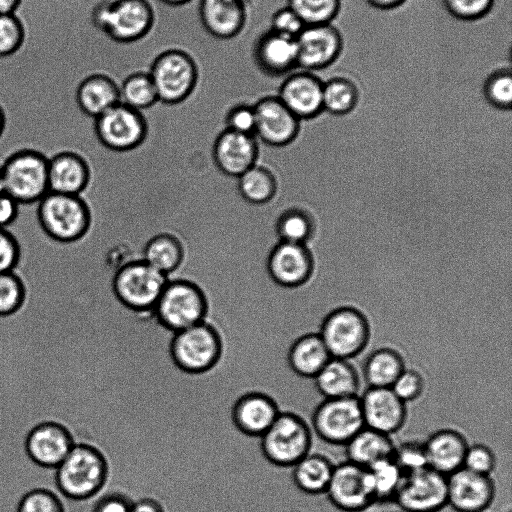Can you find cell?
<instances>
[{"label": "cell", "instance_id": "obj_1", "mask_svg": "<svg viewBox=\"0 0 512 512\" xmlns=\"http://www.w3.org/2000/svg\"><path fill=\"white\" fill-rule=\"evenodd\" d=\"M109 474L107 455L96 446L86 443H75L55 468L59 491L72 500H87L99 495L105 490Z\"/></svg>", "mask_w": 512, "mask_h": 512}, {"label": "cell", "instance_id": "obj_2", "mask_svg": "<svg viewBox=\"0 0 512 512\" xmlns=\"http://www.w3.org/2000/svg\"><path fill=\"white\" fill-rule=\"evenodd\" d=\"M37 221L51 240L61 244L83 241L92 225V210L84 195L49 191L38 203Z\"/></svg>", "mask_w": 512, "mask_h": 512}, {"label": "cell", "instance_id": "obj_3", "mask_svg": "<svg viewBox=\"0 0 512 512\" xmlns=\"http://www.w3.org/2000/svg\"><path fill=\"white\" fill-rule=\"evenodd\" d=\"M89 20L109 39L131 43L151 31L155 15L148 0H99L89 10Z\"/></svg>", "mask_w": 512, "mask_h": 512}, {"label": "cell", "instance_id": "obj_4", "mask_svg": "<svg viewBox=\"0 0 512 512\" xmlns=\"http://www.w3.org/2000/svg\"><path fill=\"white\" fill-rule=\"evenodd\" d=\"M210 307L203 290L192 281L168 279L154 308L155 321L172 334L205 320Z\"/></svg>", "mask_w": 512, "mask_h": 512}, {"label": "cell", "instance_id": "obj_5", "mask_svg": "<svg viewBox=\"0 0 512 512\" xmlns=\"http://www.w3.org/2000/svg\"><path fill=\"white\" fill-rule=\"evenodd\" d=\"M49 157L34 148H20L0 165L5 192L20 205L38 203L49 191Z\"/></svg>", "mask_w": 512, "mask_h": 512}, {"label": "cell", "instance_id": "obj_6", "mask_svg": "<svg viewBox=\"0 0 512 512\" xmlns=\"http://www.w3.org/2000/svg\"><path fill=\"white\" fill-rule=\"evenodd\" d=\"M318 334L331 357L350 360L367 347L371 337V325L362 310L342 305L323 316Z\"/></svg>", "mask_w": 512, "mask_h": 512}, {"label": "cell", "instance_id": "obj_7", "mask_svg": "<svg viewBox=\"0 0 512 512\" xmlns=\"http://www.w3.org/2000/svg\"><path fill=\"white\" fill-rule=\"evenodd\" d=\"M223 345L219 331L208 320L172 334L169 354L187 374H203L219 362Z\"/></svg>", "mask_w": 512, "mask_h": 512}, {"label": "cell", "instance_id": "obj_8", "mask_svg": "<svg viewBox=\"0 0 512 512\" xmlns=\"http://www.w3.org/2000/svg\"><path fill=\"white\" fill-rule=\"evenodd\" d=\"M260 439L264 457L278 467H293L310 453L313 442L309 424L296 413L282 411Z\"/></svg>", "mask_w": 512, "mask_h": 512}, {"label": "cell", "instance_id": "obj_9", "mask_svg": "<svg viewBox=\"0 0 512 512\" xmlns=\"http://www.w3.org/2000/svg\"><path fill=\"white\" fill-rule=\"evenodd\" d=\"M160 104L174 106L184 103L194 92L198 68L185 51L169 49L153 60L148 71Z\"/></svg>", "mask_w": 512, "mask_h": 512}, {"label": "cell", "instance_id": "obj_10", "mask_svg": "<svg viewBox=\"0 0 512 512\" xmlns=\"http://www.w3.org/2000/svg\"><path fill=\"white\" fill-rule=\"evenodd\" d=\"M311 427L325 443L345 446L365 427L359 396L324 398L311 415Z\"/></svg>", "mask_w": 512, "mask_h": 512}, {"label": "cell", "instance_id": "obj_11", "mask_svg": "<svg viewBox=\"0 0 512 512\" xmlns=\"http://www.w3.org/2000/svg\"><path fill=\"white\" fill-rule=\"evenodd\" d=\"M167 281L164 274L137 260L116 273L113 289L124 307L136 313H148L153 311Z\"/></svg>", "mask_w": 512, "mask_h": 512}, {"label": "cell", "instance_id": "obj_12", "mask_svg": "<svg viewBox=\"0 0 512 512\" xmlns=\"http://www.w3.org/2000/svg\"><path fill=\"white\" fill-rule=\"evenodd\" d=\"M92 129L97 141L113 151H127L140 145L147 134L143 112L121 102L93 119Z\"/></svg>", "mask_w": 512, "mask_h": 512}, {"label": "cell", "instance_id": "obj_13", "mask_svg": "<svg viewBox=\"0 0 512 512\" xmlns=\"http://www.w3.org/2000/svg\"><path fill=\"white\" fill-rule=\"evenodd\" d=\"M325 494L343 512H362L375 504L368 470L347 460L334 465Z\"/></svg>", "mask_w": 512, "mask_h": 512}, {"label": "cell", "instance_id": "obj_14", "mask_svg": "<svg viewBox=\"0 0 512 512\" xmlns=\"http://www.w3.org/2000/svg\"><path fill=\"white\" fill-rule=\"evenodd\" d=\"M394 502L404 512H439L448 504L447 476L429 467L406 475Z\"/></svg>", "mask_w": 512, "mask_h": 512}, {"label": "cell", "instance_id": "obj_15", "mask_svg": "<svg viewBox=\"0 0 512 512\" xmlns=\"http://www.w3.org/2000/svg\"><path fill=\"white\" fill-rule=\"evenodd\" d=\"M256 139L267 146L282 147L291 143L300 130L299 120L277 97L266 95L253 103Z\"/></svg>", "mask_w": 512, "mask_h": 512}, {"label": "cell", "instance_id": "obj_16", "mask_svg": "<svg viewBox=\"0 0 512 512\" xmlns=\"http://www.w3.org/2000/svg\"><path fill=\"white\" fill-rule=\"evenodd\" d=\"M295 41L297 66L309 72L332 65L343 49L341 33L332 24L305 26Z\"/></svg>", "mask_w": 512, "mask_h": 512}, {"label": "cell", "instance_id": "obj_17", "mask_svg": "<svg viewBox=\"0 0 512 512\" xmlns=\"http://www.w3.org/2000/svg\"><path fill=\"white\" fill-rule=\"evenodd\" d=\"M314 258L305 244L278 241L271 249L267 269L271 279L286 288L307 284L314 273Z\"/></svg>", "mask_w": 512, "mask_h": 512}, {"label": "cell", "instance_id": "obj_18", "mask_svg": "<svg viewBox=\"0 0 512 512\" xmlns=\"http://www.w3.org/2000/svg\"><path fill=\"white\" fill-rule=\"evenodd\" d=\"M359 400L365 427L392 436L404 426L407 405L391 388L367 387Z\"/></svg>", "mask_w": 512, "mask_h": 512}, {"label": "cell", "instance_id": "obj_19", "mask_svg": "<svg viewBox=\"0 0 512 512\" xmlns=\"http://www.w3.org/2000/svg\"><path fill=\"white\" fill-rule=\"evenodd\" d=\"M495 492L491 476L464 467L447 476V505L456 512H484L492 504Z\"/></svg>", "mask_w": 512, "mask_h": 512}, {"label": "cell", "instance_id": "obj_20", "mask_svg": "<svg viewBox=\"0 0 512 512\" xmlns=\"http://www.w3.org/2000/svg\"><path fill=\"white\" fill-rule=\"evenodd\" d=\"M323 81L314 73L301 70L281 83L277 97L299 119H313L323 111Z\"/></svg>", "mask_w": 512, "mask_h": 512}, {"label": "cell", "instance_id": "obj_21", "mask_svg": "<svg viewBox=\"0 0 512 512\" xmlns=\"http://www.w3.org/2000/svg\"><path fill=\"white\" fill-rule=\"evenodd\" d=\"M48 178L52 192L83 195L92 178L89 158L78 150H61L49 157Z\"/></svg>", "mask_w": 512, "mask_h": 512}, {"label": "cell", "instance_id": "obj_22", "mask_svg": "<svg viewBox=\"0 0 512 512\" xmlns=\"http://www.w3.org/2000/svg\"><path fill=\"white\" fill-rule=\"evenodd\" d=\"M259 142L255 136L223 129L216 137L212 157L225 175L237 178L257 163Z\"/></svg>", "mask_w": 512, "mask_h": 512}, {"label": "cell", "instance_id": "obj_23", "mask_svg": "<svg viewBox=\"0 0 512 512\" xmlns=\"http://www.w3.org/2000/svg\"><path fill=\"white\" fill-rule=\"evenodd\" d=\"M280 412L277 402L270 395L252 391L241 395L234 402L231 418L242 434L260 438Z\"/></svg>", "mask_w": 512, "mask_h": 512}, {"label": "cell", "instance_id": "obj_24", "mask_svg": "<svg viewBox=\"0 0 512 512\" xmlns=\"http://www.w3.org/2000/svg\"><path fill=\"white\" fill-rule=\"evenodd\" d=\"M74 444L70 432L65 427L55 422H45L31 430L26 441V449L35 463L55 469Z\"/></svg>", "mask_w": 512, "mask_h": 512}, {"label": "cell", "instance_id": "obj_25", "mask_svg": "<svg viewBox=\"0 0 512 512\" xmlns=\"http://www.w3.org/2000/svg\"><path fill=\"white\" fill-rule=\"evenodd\" d=\"M247 0H200L199 16L205 30L219 39L237 36L245 26Z\"/></svg>", "mask_w": 512, "mask_h": 512}, {"label": "cell", "instance_id": "obj_26", "mask_svg": "<svg viewBox=\"0 0 512 512\" xmlns=\"http://www.w3.org/2000/svg\"><path fill=\"white\" fill-rule=\"evenodd\" d=\"M428 467L448 476L463 467L468 442L457 430L439 429L423 442Z\"/></svg>", "mask_w": 512, "mask_h": 512}, {"label": "cell", "instance_id": "obj_27", "mask_svg": "<svg viewBox=\"0 0 512 512\" xmlns=\"http://www.w3.org/2000/svg\"><path fill=\"white\" fill-rule=\"evenodd\" d=\"M254 57L262 71L270 75L279 76L298 68L295 38L272 30L259 37L254 48Z\"/></svg>", "mask_w": 512, "mask_h": 512}, {"label": "cell", "instance_id": "obj_28", "mask_svg": "<svg viewBox=\"0 0 512 512\" xmlns=\"http://www.w3.org/2000/svg\"><path fill=\"white\" fill-rule=\"evenodd\" d=\"M75 100L83 115L95 119L120 102L119 85L104 72L90 74L79 83Z\"/></svg>", "mask_w": 512, "mask_h": 512}, {"label": "cell", "instance_id": "obj_29", "mask_svg": "<svg viewBox=\"0 0 512 512\" xmlns=\"http://www.w3.org/2000/svg\"><path fill=\"white\" fill-rule=\"evenodd\" d=\"M313 379L324 398L359 396L360 377L349 360L332 357Z\"/></svg>", "mask_w": 512, "mask_h": 512}, {"label": "cell", "instance_id": "obj_30", "mask_svg": "<svg viewBox=\"0 0 512 512\" xmlns=\"http://www.w3.org/2000/svg\"><path fill=\"white\" fill-rule=\"evenodd\" d=\"M331 358L318 332L299 336L291 344L287 353L290 369L300 377L311 379Z\"/></svg>", "mask_w": 512, "mask_h": 512}, {"label": "cell", "instance_id": "obj_31", "mask_svg": "<svg viewBox=\"0 0 512 512\" xmlns=\"http://www.w3.org/2000/svg\"><path fill=\"white\" fill-rule=\"evenodd\" d=\"M395 446L392 436L364 427L344 447L347 461L367 469L393 457Z\"/></svg>", "mask_w": 512, "mask_h": 512}, {"label": "cell", "instance_id": "obj_32", "mask_svg": "<svg viewBox=\"0 0 512 512\" xmlns=\"http://www.w3.org/2000/svg\"><path fill=\"white\" fill-rule=\"evenodd\" d=\"M184 258L182 238L167 232L151 237L143 250V261L168 279L179 270Z\"/></svg>", "mask_w": 512, "mask_h": 512}, {"label": "cell", "instance_id": "obj_33", "mask_svg": "<svg viewBox=\"0 0 512 512\" xmlns=\"http://www.w3.org/2000/svg\"><path fill=\"white\" fill-rule=\"evenodd\" d=\"M333 469L334 464L328 457L308 453L292 467V480L295 486L305 494H325Z\"/></svg>", "mask_w": 512, "mask_h": 512}, {"label": "cell", "instance_id": "obj_34", "mask_svg": "<svg viewBox=\"0 0 512 512\" xmlns=\"http://www.w3.org/2000/svg\"><path fill=\"white\" fill-rule=\"evenodd\" d=\"M405 368L404 359L397 350L381 347L366 357L362 376L367 387L391 388Z\"/></svg>", "mask_w": 512, "mask_h": 512}, {"label": "cell", "instance_id": "obj_35", "mask_svg": "<svg viewBox=\"0 0 512 512\" xmlns=\"http://www.w3.org/2000/svg\"><path fill=\"white\" fill-rule=\"evenodd\" d=\"M241 197L248 203L262 205L271 201L278 190V180L272 168L264 161L257 163L243 172L236 179Z\"/></svg>", "mask_w": 512, "mask_h": 512}, {"label": "cell", "instance_id": "obj_36", "mask_svg": "<svg viewBox=\"0 0 512 512\" xmlns=\"http://www.w3.org/2000/svg\"><path fill=\"white\" fill-rule=\"evenodd\" d=\"M275 231L279 241L305 244L309 247L315 240L317 223L307 208L292 206L278 216Z\"/></svg>", "mask_w": 512, "mask_h": 512}, {"label": "cell", "instance_id": "obj_37", "mask_svg": "<svg viewBox=\"0 0 512 512\" xmlns=\"http://www.w3.org/2000/svg\"><path fill=\"white\" fill-rule=\"evenodd\" d=\"M360 92L346 77H333L323 83V111L332 116H346L358 106Z\"/></svg>", "mask_w": 512, "mask_h": 512}, {"label": "cell", "instance_id": "obj_38", "mask_svg": "<svg viewBox=\"0 0 512 512\" xmlns=\"http://www.w3.org/2000/svg\"><path fill=\"white\" fill-rule=\"evenodd\" d=\"M120 102L138 111L156 106L158 101L154 83L148 72H134L119 85Z\"/></svg>", "mask_w": 512, "mask_h": 512}, {"label": "cell", "instance_id": "obj_39", "mask_svg": "<svg viewBox=\"0 0 512 512\" xmlns=\"http://www.w3.org/2000/svg\"><path fill=\"white\" fill-rule=\"evenodd\" d=\"M323 236L336 249L340 250L341 252L345 253L346 255L354 258L355 260H357L360 263L364 264L365 266L369 267L370 269H372L373 271H375L376 273H378L379 275H381L385 279L389 280L390 282H392V283H399V282H401V283H405V282L409 283V281H412V277L413 276L411 274H409V273L410 272L414 273V272L410 271L409 273H407L408 272L407 271L405 273H402V275H401L400 273L394 272V271L390 270L389 268L381 265L380 263L372 260L371 258H369V257H367V256H365V255H363V254H361V253H359V252H357V251H355V250H353V249H351V248H349V247H347V246L337 242L332 237H330L326 232L323 233ZM336 272L340 275L339 277H336V278H322V277L316 276L314 273H313L312 277L317 279L321 283H369L368 281H366L362 277H361L362 279H355V278L343 275V274L339 273L338 271H336ZM368 277L371 278L372 280H374L369 275H368ZM374 281L377 282L376 280H374Z\"/></svg>", "mask_w": 512, "mask_h": 512}, {"label": "cell", "instance_id": "obj_40", "mask_svg": "<svg viewBox=\"0 0 512 512\" xmlns=\"http://www.w3.org/2000/svg\"><path fill=\"white\" fill-rule=\"evenodd\" d=\"M367 470L375 503L394 501L404 475L393 458L381 460Z\"/></svg>", "mask_w": 512, "mask_h": 512}, {"label": "cell", "instance_id": "obj_41", "mask_svg": "<svg viewBox=\"0 0 512 512\" xmlns=\"http://www.w3.org/2000/svg\"><path fill=\"white\" fill-rule=\"evenodd\" d=\"M30 293L22 277L15 271L0 273V316L20 311L28 302Z\"/></svg>", "mask_w": 512, "mask_h": 512}, {"label": "cell", "instance_id": "obj_42", "mask_svg": "<svg viewBox=\"0 0 512 512\" xmlns=\"http://www.w3.org/2000/svg\"><path fill=\"white\" fill-rule=\"evenodd\" d=\"M305 26L331 24L341 8V0H288V5Z\"/></svg>", "mask_w": 512, "mask_h": 512}, {"label": "cell", "instance_id": "obj_43", "mask_svg": "<svg viewBox=\"0 0 512 512\" xmlns=\"http://www.w3.org/2000/svg\"><path fill=\"white\" fill-rule=\"evenodd\" d=\"M483 97L487 104L498 111H511L512 73L501 68L487 76L483 83Z\"/></svg>", "mask_w": 512, "mask_h": 512}, {"label": "cell", "instance_id": "obj_44", "mask_svg": "<svg viewBox=\"0 0 512 512\" xmlns=\"http://www.w3.org/2000/svg\"><path fill=\"white\" fill-rule=\"evenodd\" d=\"M393 460L404 476L428 467L424 443L405 441L395 446Z\"/></svg>", "mask_w": 512, "mask_h": 512}, {"label": "cell", "instance_id": "obj_45", "mask_svg": "<svg viewBox=\"0 0 512 512\" xmlns=\"http://www.w3.org/2000/svg\"><path fill=\"white\" fill-rule=\"evenodd\" d=\"M24 40V29L14 13L0 14V57L15 53Z\"/></svg>", "mask_w": 512, "mask_h": 512}, {"label": "cell", "instance_id": "obj_46", "mask_svg": "<svg viewBox=\"0 0 512 512\" xmlns=\"http://www.w3.org/2000/svg\"><path fill=\"white\" fill-rule=\"evenodd\" d=\"M225 129L254 136L255 111L253 103L238 102L228 107L224 116Z\"/></svg>", "mask_w": 512, "mask_h": 512}, {"label": "cell", "instance_id": "obj_47", "mask_svg": "<svg viewBox=\"0 0 512 512\" xmlns=\"http://www.w3.org/2000/svg\"><path fill=\"white\" fill-rule=\"evenodd\" d=\"M494 0H443L446 10L453 17L463 21H475L486 16Z\"/></svg>", "mask_w": 512, "mask_h": 512}, {"label": "cell", "instance_id": "obj_48", "mask_svg": "<svg viewBox=\"0 0 512 512\" xmlns=\"http://www.w3.org/2000/svg\"><path fill=\"white\" fill-rule=\"evenodd\" d=\"M463 467L474 473L491 476L496 467V456L492 449L484 444L468 445Z\"/></svg>", "mask_w": 512, "mask_h": 512}, {"label": "cell", "instance_id": "obj_49", "mask_svg": "<svg viewBox=\"0 0 512 512\" xmlns=\"http://www.w3.org/2000/svg\"><path fill=\"white\" fill-rule=\"evenodd\" d=\"M424 388L423 376L417 370L407 368L391 386L392 391L406 404L420 398Z\"/></svg>", "mask_w": 512, "mask_h": 512}, {"label": "cell", "instance_id": "obj_50", "mask_svg": "<svg viewBox=\"0 0 512 512\" xmlns=\"http://www.w3.org/2000/svg\"><path fill=\"white\" fill-rule=\"evenodd\" d=\"M63 498L64 496H58L47 490H34L24 496L18 512H63L61 504Z\"/></svg>", "mask_w": 512, "mask_h": 512}, {"label": "cell", "instance_id": "obj_51", "mask_svg": "<svg viewBox=\"0 0 512 512\" xmlns=\"http://www.w3.org/2000/svg\"><path fill=\"white\" fill-rule=\"evenodd\" d=\"M22 257V248L17 237L8 229L0 227V273L15 271Z\"/></svg>", "mask_w": 512, "mask_h": 512}, {"label": "cell", "instance_id": "obj_52", "mask_svg": "<svg viewBox=\"0 0 512 512\" xmlns=\"http://www.w3.org/2000/svg\"><path fill=\"white\" fill-rule=\"evenodd\" d=\"M304 27V23L289 6L277 10L271 18L270 30L288 37L296 38Z\"/></svg>", "mask_w": 512, "mask_h": 512}, {"label": "cell", "instance_id": "obj_53", "mask_svg": "<svg viewBox=\"0 0 512 512\" xmlns=\"http://www.w3.org/2000/svg\"><path fill=\"white\" fill-rule=\"evenodd\" d=\"M132 502L124 493L103 491L92 498V512H130Z\"/></svg>", "mask_w": 512, "mask_h": 512}, {"label": "cell", "instance_id": "obj_54", "mask_svg": "<svg viewBox=\"0 0 512 512\" xmlns=\"http://www.w3.org/2000/svg\"><path fill=\"white\" fill-rule=\"evenodd\" d=\"M411 261L402 262V263H396V264H393V263L390 264V262H389L390 265H388V266L383 265V266L389 268L392 271L394 270V272L402 274V273H405V271H403V270H406V271L409 270V268L413 264V263H411ZM327 263H328V267H326V268H317L314 265V274L317 275V276H321V277H335V276H338V273L336 272V271H338V272H340L342 274H345L347 276H350V277L361 278L359 275H357L355 272H353L352 270H350L346 266H345L346 268H341V267H336V266L331 265L328 261H327ZM351 266L354 267L355 269H357L358 271L362 272L360 269H358L354 265L351 264ZM362 273L365 274L364 272H362Z\"/></svg>", "mask_w": 512, "mask_h": 512}, {"label": "cell", "instance_id": "obj_55", "mask_svg": "<svg viewBox=\"0 0 512 512\" xmlns=\"http://www.w3.org/2000/svg\"><path fill=\"white\" fill-rule=\"evenodd\" d=\"M20 204L9 194L0 195V227L8 228L19 215Z\"/></svg>", "mask_w": 512, "mask_h": 512}, {"label": "cell", "instance_id": "obj_56", "mask_svg": "<svg viewBox=\"0 0 512 512\" xmlns=\"http://www.w3.org/2000/svg\"><path fill=\"white\" fill-rule=\"evenodd\" d=\"M130 512H165V507L157 499L144 497L132 502Z\"/></svg>", "mask_w": 512, "mask_h": 512}, {"label": "cell", "instance_id": "obj_57", "mask_svg": "<svg viewBox=\"0 0 512 512\" xmlns=\"http://www.w3.org/2000/svg\"><path fill=\"white\" fill-rule=\"evenodd\" d=\"M313 249H314V248H313ZM311 251H312V250H311ZM332 252H333V251H332ZM312 254H313V251H312ZM336 255H337V254H336ZM415 255H416V252H415V253H412V254H409V255H406V256L398 257V258L388 259V260H386V261H384L385 259H384V260L382 259L383 261H376V262H378V263H380V264H382V265L388 266V265H390L388 262L393 263V264H396V263H402V262L411 261V260H413V258H414V256H415ZM324 256H325V255H324ZM339 257H340V256H339ZM313 258H314V256H313ZM342 259H343V258H342ZM380 259H381V258H380ZM327 261H328L331 265H333V266L341 267V268H346V267H345L343 264H341L340 262H339V263H333V262H330L329 260H327V259H326V257H325V262H324V263H316V262H315V260H314V263H315V266H316L317 268H326V267H328V263H327ZM343 261H344V259H343ZM374 261H375V260H374ZM345 262H346V263H348L346 260H345ZM348 264H350V263H348ZM350 265H351V264H350Z\"/></svg>", "mask_w": 512, "mask_h": 512}, {"label": "cell", "instance_id": "obj_58", "mask_svg": "<svg viewBox=\"0 0 512 512\" xmlns=\"http://www.w3.org/2000/svg\"><path fill=\"white\" fill-rule=\"evenodd\" d=\"M407 0H366L374 8L380 10H392L403 5Z\"/></svg>", "mask_w": 512, "mask_h": 512}, {"label": "cell", "instance_id": "obj_59", "mask_svg": "<svg viewBox=\"0 0 512 512\" xmlns=\"http://www.w3.org/2000/svg\"><path fill=\"white\" fill-rule=\"evenodd\" d=\"M21 0H0V14L14 13Z\"/></svg>", "mask_w": 512, "mask_h": 512}, {"label": "cell", "instance_id": "obj_60", "mask_svg": "<svg viewBox=\"0 0 512 512\" xmlns=\"http://www.w3.org/2000/svg\"><path fill=\"white\" fill-rule=\"evenodd\" d=\"M314 247H315V246H314ZM310 249H311V248H310ZM416 249H417V248L412 249V250H409V251H405V252H403V253H399V254H395V255L387 256V257H380L381 259L379 258V256H378V258H376V259H373V258H371V259H373V260H375V261H383L382 259H385V260H388V259H394V258H398V257H402V256H406V255H409V254L415 253ZM311 250H313V256H314V260H315V262H316V263H324V262H325V257H326V256H324V259H323V260H316V259H315V258H316V256H315V254H314V249H311ZM323 253H324V252H323ZM374 256H375V255H374ZM376 257H377V256H376ZM369 258H370V257H369ZM326 259H327V260H329L330 262H333V263H339L336 259H335L336 261L330 260V259H328L327 257H326ZM340 259H342V258L340 257ZM342 260H343V259H342ZM344 261H345V260H344Z\"/></svg>", "mask_w": 512, "mask_h": 512}, {"label": "cell", "instance_id": "obj_61", "mask_svg": "<svg viewBox=\"0 0 512 512\" xmlns=\"http://www.w3.org/2000/svg\"><path fill=\"white\" fill-rule=\"evenodd\" d=\"M7 125H8V118H7L6 112L3 109V107L0 105V139L4 135Z\"/></svg>", "mask_w": 512, "mask_h": 512}, {"label": "cell", "instance_id": "obj_62", "mask_svg": "<svg viewBox=\"0 0 512 512\" xmlns=\"http://www.w3.org/2000/svg\"><path fill=\"white\" fill-rule=\"evenodd\" d=\"M163 3L170 5V6H182L186 3L190 2L191 0H161Z\"/></svg>", "mask_w": 512, "mask_h": 512}, {"label": "cell", "instance_id": "obj_63", "mask_svg": "<svg viewBox=\"0 0 512 512\" xmlns=\"http://www.w3.org/2000/svg\"><path fill=\"white\" fill-rule=\"evenodd\" d=\"M5 192L4 180L0 169V195Z\"/></svg>", "mask_w": 512, "mask_h": 512}, {"label": "cell", "instance_id": "obj_64", "mask_svg": "<svg viewBox=\"0 0 512 512\" xmlns=\"http://www.w3.org/2000/svg\"><path fill=\"white\" fill-rule=\"evenodd\" d=\"M147 128H148V129H154L152 125H148V126H147ZM148 129H147V130H148ZM154 130H155V129H154ZM161 132H162V131H161ZM165 132H166V133H169V134H172V135H174V136H176V137H178L176 134L171 133L170 131H169V132L165 131Z\"/></svg>", "mask_w": 512, "mask_h": 512}]
</instances>
